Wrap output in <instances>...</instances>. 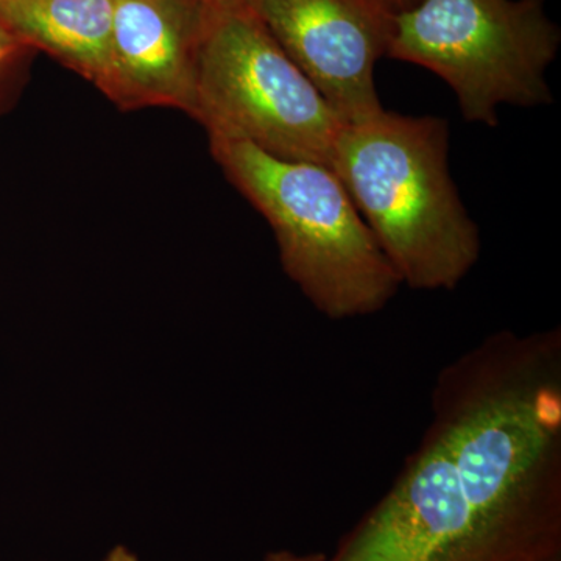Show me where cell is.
Here are the masks:
<instances>
[{"label":"cell","instance_id":"cell-1","mask_svg":"<svg viewBox=\"0 0 561 561\" xmlns=\"http://www.w3.org/2000/svg\"><path fill=\"white\" fill-rule=\"evenodd\" d=\"M561 559V339L502 330L448 362L423 437L324 561Z\"/></svg>","mask_w":561,"mask_h":561},{"label":"cell","instance_id":"cell-2","mask_svg":"<svg viewBox=\"0 0 561 561\" xmlns=\"http://www.w3.org/2000/svg\"><path fill=\"white\" fill-rule=\"evenodd\" d=\"M448 125L381 110L343 124L331 171L348 191L402 286L454 290L481 257V236L448 168Z\"/></svg>","mask_w":561,"mask_h":561},{"label":"cell","instance_id":"cell-3","mask_svg":"<svg viewBox=\"0 0 561 561\" xmlns=\"http://www.w3.org/2000/svg\"><path fill=\"white\" fill-rule=\"evenodd\" d=\"M209 142L231 183L267 219L284 272L317 312L364 319L397 297L400 276L330 168L280 160L241 139Z\"/></svg>","mask_w":561,"mask_h":561},{"label":"cell","instance_id":"cell-4","mask_svg":"<svg viewBox=\"0 0 561 561\" xmlns=\"http://www.w3.org/2000/svg\"><path fill=\"white\" fill-rule=\"evenodd\" d=\"M194 119L280 160L331 169L343 122L245 3L210 7L197 58Z\"/></svg>","mask_w":561,"mask_h":561},{"label":"cell","instance_id":"cell-5","mask_svg":"<svg viewBox=\"0 0 561 561\" xmlns=\"http://www.w3.org/2000/svg\"><path fill=\"white\" fill-rule=\"evenodd\" d=\"M559 46L545 0H419L398 11L387 55L430 69L465 121L494 127L505 103L551 102L545 77Z\"/></svg>","mask_w":561,"mask_h":561},{"label":"cell","instance_id":"cell-6","mask_svg":"<svg viewBox=\"0 0 561 561\" xmlns=\"http://www.w3.org/2000/svg\"><path fill=\"white\" fill-rule=\"evenodd\" d=\"M343 124L382 110L376 62L398 11L387 0H242Z\"/></svg>","mask_w":561,"mask_h":561},{"label":"cell","instance_id":"cell-7","mask_svg":"<svg viewBox=\"0 0 561 561\" xmlns=\"http://www.w3.org/2000/svg\"><path fill=\"white\" fill-rule=\"evenodd\" d=\"M203 0H114L106 98L122 110L175 108L194 117Z\"/></svg>","mask_w":561,"mask_h":561},{"label":"cell","instance_id":"cell-8","mask_svg":"<svg viewBox=\"0 0 561 561\" xmlns=\"http://www.w3.org/2000/svg\"><path fill=\"white\" fill-rule=\"evenodd\" d=\"M114 0H0V27L108 94Z\"/></svg>","mask_w":561,"mask_h":561},{"label":"cell","instance_id":"cell-9","mask_svg":"<svg viewBox=\"0 0 561 561\" xmlns=\"http://www.w3.org/2000/svg\"><path fill=\"white\" fill-rule=\"evenodd\" d=\"M27 47L5 28L0 27V114L9 108L21 90L22 83L18 81V62Z\"/></svg>","mask_w":561,"mask_h":561},{"label":"cell","instance_id":"cell-10","mask_svg":"<svg viewBox=\"0 0 561 561\" xmlns=\"http://www.w3.org/2000/svg\"><path fill=\"white\" fill-rule=\"evenodd\" d=\"M324 559H327L324 552L300 553L279 549V551L268 552L262 561H324Z\"/></svg>","mask_w":561,"mask_h":561},{"label":"cell","instance_id":"cell-11","mask_svg":"<svg viewBox=\"0 0 561 561\" xmlns=\"http://www.w3.org/2000/svg\"><path fill=\"white\" fill-rule=\"evenodd\" d=\"M101 561H142L136 556L131 549H128L127 546L117 545L114 546L113 549H110L106 552V556L103 557Z\"/></svg>","mask_w":561,"mask_h":561},{"label":"cell","instance_id":"cell-12","mask_svg":"<svg viewBox=\"0 0 561 561\" xmlns=\"http://www.w3.org/2000/svg\"><path fill=\"white\" fill-rule=\"evenodd\" d=\"M397 11L408 10L415 5L419 0H387Z\"/></svg>","mask_w":561,"mask_h":561},{"label":"cell","instance_id":"cell-13","mask_svg":"<svg viewBox=\"0 0 561 561\" xmlns=\"http://www.w3.org/2000/svg\"><path fill=\"white\" fill-rule=\"evenodd\" d=\"M203 2L208 3L209 7H225L241 3L242 0H203Z\"/></svg>","mask_w":561,"mask_h":561},{"label":"cell","instance_id":"cell-14","mask_svg":"<svg viewBox=\"0 0 561 561\" xmlns=\"http://www.w3.org/2000/svg\"><path fill=\"white\" fill-rule=\"evenodd\" d=\"M552 561H561V559L552 560Z\"/></svg>","mask_w":561,"mask_h":561}]
</instances>
